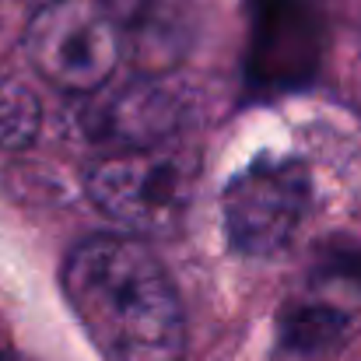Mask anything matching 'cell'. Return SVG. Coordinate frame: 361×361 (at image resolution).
Instances as JSON below:
<instances>
[{"instance_id":"obj_1","label":"cell","mask_w":361,"mask_h":361,"mask_svg":"<svg viewBox=\"0 0 361 361\" xmlns=\"http://www.w3.org/2000/svg\"><path fill=\"white\" fill-rule=\"evenodd\" d=\"M63 295L106 361H183L186 319L151 245L123 235L78 242L60 270Z\"/></svg>"},{"instance_id":"obj_2","label":"cell","mask_w":361,"mask_h":361,"mask_svg":"<svg viewBox=\"0 0 361 361\" xmlns=\"http://www.w3.org/2000/svg\"><path fill=\"white\" fill-rule=\"evenodd\" d=\"M197 183L190 151L154 144L126 147L88 169L85 190L99 211L140 235H169L183 225Z\"/></svg>"},{"instance_id":"obj_3","label":"cell","mask_w":361,"mask_h":361,"mask_svg":"<svg viewBox=\"0 0 361 361\" xmlns=\"http://www.w3.org/2000/svg\"><path fill=\"white\" fill-rule=\"evenodd\" d=\"M123 42V25L106 0H49L25 28L32 67L71 95H92L109 85Z\"/></svg>"},{"instance_id":"obj_4","label":"cell","mask_w":361,"mask_h":361,"mask_svg":"<svg viewBox=\"0 0 361 361\" xmlns=\"http://www.w3.org/2000/svg\"><path fill=\"white\" fill-rule=\"evenodd\" d=\"M312 211V176L298 158L259 154L221 190V228L242 256L288 249Z\"/></svg>"},{"instance_id":"obj_5","label":"cell","mask_w":361,"mask_h":361,"mask_svg":"<svg viewBox=\"0 0 361 361\" xmlns=\"http://www.w3.org/2000/svg\"><path fill=\"white\" fill-rule=\"evenodd\" d=\"M326 28L316 0H252L245 78L259 92H295L323 63Z\"/></svg>"},{"instance_id":"obj_6","label":"cell","mask_w":361,"mask_h":361,"mask_svg":"<svg viewBox=\"0 0 361 361\" xmlns=\"http://www.w3.org/2000/svg\"><path fill=\"white\" fill-rule=\"evenodd\" d=\"M186 92L161 74L140 78L120 88L113 99L99 102L88 116V126L99 140H113L120 151L126 147H154L169 144L172 133L186 120Z\"/></svg>"},{"instance_id":"obj_7","label":"cell","mask_w":361,"mask_h":361,"mask_svg":"<svg viewBox=\"0 0 361 361\" xmlns=\"http://www.w3.org/2000/svg\"><path fill=\"white\" fill-rule=\"evenodd\" d=\"M348 326H351L348 312L334 305H319V302H302L281 312L277 337L295 355H319V351L337 348L348 337Z\"/></svg>"},{"instance_id":"obj_8","label":"cell","mask_w":361,"mask_h":361,"mask_svg":"<svg viewBox=\"0 0 361 361\" xmlns=\"http://www.w3.org/2000/svg\"><path fill=\"white\" fill-rule=\"evenodd\" d=\"M39 99L18 85V81H7L0 85V147L7 151H21L35 140L39 133Z\"/></svg>"},{"instance_id":"obj_9","label":"cell","mask_w":361,"mask_h":361,"mask_svg":"<svg viewBox=\"0 0 361 361\" xmlns=\"http://www.w3.org/2000/svg\"><path fill=\"white\" fill-rule=\"evenodd\" d=\"M323 270H326L330 277H341V281L361 288V245H337V249L326 256Z\"/></svg>"}]
</instances>
